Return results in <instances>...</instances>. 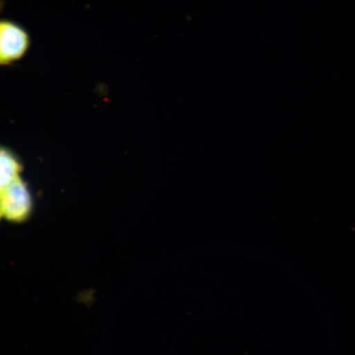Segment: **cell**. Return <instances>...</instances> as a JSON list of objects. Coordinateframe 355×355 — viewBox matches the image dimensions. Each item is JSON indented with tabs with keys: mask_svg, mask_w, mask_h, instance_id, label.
Segmentation results:
<instances>
[{
	"mask_svg": "<svg viewBox=\"0 0 355 355\" xmlns=\"http://www.w3.org/2000/svg\"><path fill=\"white\" fill-rule=\"evenodd\" d=\"M31 46L32 37L24 26L0 19V66H10L24 59Z\"/></svg>",
	"mask_w": 355,
	"mask_h": 355,
	"instance_id": "7a4b0ae2",
	"label": "cell"
},
{
	"mask_svg": "<svg viewBox=\"0 0 355 355\" xmlns=\"http://www.w3.org/2000/svg\"><path fill=\"white\" fill-rule=\"evenodd\" d=\"M3 7H4V2L3 1V0H0V15H1V12L3 10Z\"/></svg>",
	"mask_w": 355,
	"mask_h": 355,
	"instance_id": "277c9868",
	"label": "cell"
},
{
	"mask_svg": "<svg viewBox=\"0 0 355 355\" xmlns=\"http://www.w3.org/2000/svg\"><path fill=\"white\" fill-rule=\"evenodd\" d=\"M34 197L22 176L17 177L0 194V212L3 218L15 224L28 221L33 214Z\"/></svg>",
	"mask_w": 355,
	"mask_h": 355,
	"instance_id": "6da1fadb",
	"label": "cell"
},
{
	"mask_svg": "<svg viewBox=\"0 0 355 355\" xmlns=\"http://www.w3.org/2000/svg\"><path fill=\"white\" fill-rule=\"evenodd\" d=\"M24 163L17 153L0 145V194L12 182L22 174Z\"/></svg>",
	"mask_w": 355,
	"mask_h": 355,
	"instance_id": "3957f363",
	"label": "cell"
},
{
	"mask_svg": "<svg viewBox=\"0 0 355 355\" xmlns=\"http://www.w3.org/2000/svg\"><path fill=\"white\" fill-rule=\"evenodd\" d=\"M3 218L2 217V215H1V212H0V220H1Z\"/></svg>",
	"mask_w": 355,
	"mask_h": 355,
	"instance_id": "5b68a950",
	"label": "cell"
}]
</instances>
